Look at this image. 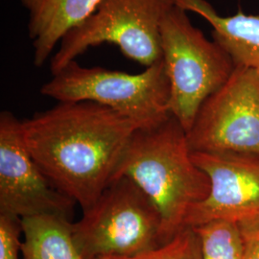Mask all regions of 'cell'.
<instances>
[{
    "label": "cell",
    "instance_id": "obj_1",
    "mask_svg": "<svg viewBox=\"0 0 259 259\" xmlns=\"http://www.w3.org/2000/svg\"><path fill=\"white\" fill-rule=\"evenodd\" d=\"M138 129L128 117L90 101L59 103L20 121L23 142L40 170L83 211L110 185Z\"/></svg>",
    "mask_w": 259,
    "mask_h": 259
},
{
    "label": "cell",
    "instance_id": "obj_2",
    "mask_svg": "<svg viewBox=\"0 0 259 259\" xmlns=\"http://www.w3.org/2000/svg\"><path fill=\"white\" fill-rule=\"evenodd\" d=\"M122 176L156 204L162 222L161 245L185 230L191 209L210 192V180L195 163L187 133L173 115L157 127L135 132L113 179Z\"/></svg>",
    "mask_w": 259,
    "mask_h": 259
},
{
    "label": "cell",
    "instance_id": "obj_3",
    "mask_svg": "<svg viewBox=\"0 0 259 259\" xmlns=\"http://www.w3.org/2000/svg\"><path fill=\"white\" fill-rule=\"evenodd\" d=\"M40 93L59 103H97L136 122L154 128L169 119L170 84L163 59L139 74L84 67L76 60L45 83Z\"/></svg>",
    "mask_w": 259,
    "mask_h": 259
},
{
    "label": "cell",
    "instance_id": "obj_4",
    "mask_svg": "<svg viewBox=\"0 0 259 259\" xmlns=\"http://www.w3.org/2000/svg\"><path fill=\"white\" fill-rule=\"evenodd\" d=\"M160 46L170 84V111L187 133L204 101L228 82L236 65L177 5L161 21Z\"/></svg>",
    "mask_w": 259,
    "mask_h": 259
},
{
    "label": "cell",
    "instance_id": "obj_5",
    "mask_svg": "<svg viewBox=\"0 0 259 259\" xmlns=\"http://www.w3.org/2000/svg\"><path fill=\"white\" fill-rule=\"evenodd\" d=\"M161 224L148 195L128 177H118L73 223V237L83 259L134 256L161 246Z\"/></svg>",
    "mask_w": 259,
    "mask_h": 259
},
{
    "label": "cell",
    "instance_id": "obj_6",
    "mask_svg": "<svg viewBox=\"0 0 259 259\" xmlns=\"http://www.w3.org/2000/svg\"><path fill=\"white\" fill-rule=\"evenodd\" d=\"M174 5L172 0H100L92 15L62 38L51 58V73H59L89 48L105 42L116 46L139 65H154L162 58L161 21Z\"/></svg>",
    "mask_w": 259,
    "mask_h": 259
},
{
    "label": "cell",
    "instance_id": "obj_7",
    "mask_svg": "<svg viewBox=\"0 0 259 259\" xmlns=\"http://www.w3.org/2000/svg\"><path fill=\"white\" fill-rule=\"evenodd\" d=\"M192 152L259 156V71L236 66L187 132Z\"/></svg>",
    "mask_w": 259,
    "mask_h": 259
},
{
    "label": "cell",
    "instance_id": "obj_8",
    "mask_svg": "<svg viewBox=\"0 0 259 259\" xmlns=\"http://www.w3.org/2000/svg\"><path fill=\"white\" fill-rule=\"evenodd\" d=\"M72 199L62 193L40 170L26 148L20 121L0 114V214L22 219L39 214L73 215Z\"/></svg>",
    "mask_w": 259,
    "mask_h": 259
},
{
    "label": "cell",
    "instance_id": "obj_9",
    "mask_svg": "<svg viewBox=\"0 0 259 259\" xmlns=\"http://www.w3.org/2000/svg\"><path fill=\"white\" fill-rule=\"evenodd\" d=\"M210 180V192L189 213L185 227L223 220L238 225L259 220V156L192 152Z\"/></svg>",
    "mask_w": 259,
    "mask_h": 259
},
{
    "label": "cell",
    "instance_id": "obj_10",
    "mask_svg": "<svg viewBox=\"0 0 259 259\" xmlns=\"http://www.w3.org/2000/svg\"><path fill=\"white\" fill-rule=\"evenodd\" d=\"M29 13L28 35L34 49V65H45L58 44L83 23L100 0H19Z\"/></svg>",
    "mask_w": 259,
    "mask_h": 259
},
{
    "label": "cell",
    "instance_id": "obj_11",
    "mask_svg": "<svg viewBox=\"0 0 259 259\" xmlns=\"http://www.w3.org/2000/svg\"><path fill=\"white\" fill-rule=\"evenodd\" d=\"M174 4L204 18L212 27L211 36L232 57L236 66L259 71V17L238 13L224 17L206 0H172Z\"/></svg>",
    "mask_w": 259,
    "mask_h": 259
},
{
    "label": "cell",
    "instance_id": "obj_12",
    "mask_svg": "<svg viewBox=\"0 0 259 259\" xmlns=\"http://www.w3.org/2000/svg\"><path fill=\"white\" fill-rule=\"evenodd\" d=\"M24 240L23 259H83L73 237V223L55 214H39L20 219Z\"/></svg>",
    "mask_w": 259,
    "mask_h": 259
},
{
    "label": "cell",
    "instance_id": "obj_13",
    "mask_svg": "<svg viewBox=\"0 0 259 259\" xmlns=\"http://www.w3.org/2000/svg\"><path fill=\"white\" fill-rule=\"evenodd\" d=\"M202 259H244V243L236 223L216 220L194 227Z\"/></svg>",
    "mask_w": 259,
    "mask_h": 259
},
{
    "label": "cell",
    "instance_id": "obj_14",
    "mask_svg": "<svg viewBox=\"0 0 259 259\" xmlns=\"http://www.w3.org/2000/svg\"><path fill=\"white\" fill-rule=\"evenodd\" d=\"M98 259H202V251L194 229L185 228L172 240L154 250L134 256H104Z\"/></svg>",
    "mask_w": 259,
    "mask_h": 259
},
{
    "label": "cell",
    "instance_id": "obj_15",
    "mask_svg": "<svg viewBox=\"0 0 259 259\" xmlns=\"http://www.w3.org/2000/svg\"><path fill=\"white\" fill-rule=\"evenodd\" d=\"M20 219L0 214V259H19Z\"/></svg>",
    "mask_w": 259,
    "mask_h": 259
},
{
    "label": "cell",
    "instance_id": "obj_16",
    "mask_svg": "<svg viewBox=\"0 0 259 259\" xmlns=\"http://www.w3.org/2000/svg\"><path fill=\"white\" fill-rule=\"evenodd\" d=\"M238 226L244 243V259H259V220Z\"/></svg>",
    "mask_w": 259,
    "mask_h": 259
}]
</instances>
